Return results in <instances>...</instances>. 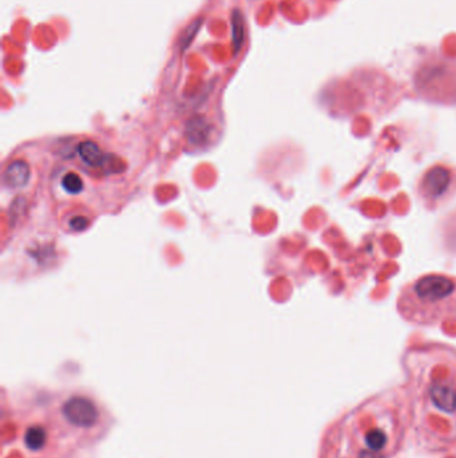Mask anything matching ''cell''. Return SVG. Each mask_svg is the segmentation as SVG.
I'll use <instances>...</instances> for the list:
<instances>
[{"label":"cell","mask_w":456,"mask_h":458,"mask_svg":"<svg viewBox=\"0 0 456 458\" xmlns=\"http://www.w3.org/2000/svg\"><path fill=\"white\" fill-rule=\"evenodd\" d=\"M399 315L419 326L456 319V277L427 273L407 283L396 300Z\"/></svg>","instance_id":"6da1fadb"},{"label":"cell","mask_w":456,"mask_h":458,"mask_svg":"<svg viewBox=\"0 0 456 458\" xmlns=\"http://www.w3.org/2000/svg\"><path fill=\"white\" fill-rule=\"evenodd\" d=\"M431 399L435 403L436 407H439L443 412L453 413L456 410V393L446 385H434L430 390Z\"/></svg>","instance_id":"7a4b0ae2"},{"label":"cell","mask_w":456,"mask_h":458,"mask_svg":"<svg viewBox=\"0 0 456 458\" xmlns=\"http://www.w3.org/2000/svg\"><path fill=\"white\" fill-rule=\"evenodd\" d=\"M83 161L91 167H102L104 156L99 147L93 143H82L78 147Z\"/></svg>","instance_id":"3957f363"},{"label":"cell","mask_w":456,"mask_h":458,"mask_svg":"<svg viewBox=\"0 0 456 458\" xmlns=\"http://www.w3.org/2000/svg\"><path fill=\"white\" fill-rule=\"evenodd\" d=\"M30 178V169L24 163H14L7 170V180L11 187H23Z\"/></svg>","instance_id":"277c9868"},{"label":"cell","mask_w":456,"mask_h":458,"mask_svg":"<svg viewBox=\"0 0 456 458\" xmlns=\"http://www.w3.org/2000/svg\"><path fill=\"white\" fill-rule=\"evenodd\" d=\"M365 443L372 452H379L387 445V436L384 432H381L379 429H373L367 434Z\"/></svg>","instance_id":"5b68a950"},{"label":"cell","mask_w":456,"mask_h":458,"mask_svg":"<svg viewBox=\"0 0 456 458\" xmlns=\"http://www.w3.org/2000/svg\"><path fill=\"white\" fill-rule=\"evenodd\" d=\"M233 35H234V44H236V51L240 50L241 43L244 39V17L243 14L236 10L233 12Z\"/></svg>","instance_id":"8992f818"},{"label":"cell","mask_w":456,"mask_h":458,"mask_svg":"<svg viewBox=\"0 0 456 458\" xmlns=\"http://www.w3.org/2000/svg\"><path fill=\"white\" fill-rule=\"evenodd\" d=\"M63 187H64L68 193H71V194H77V193L82 192V180H81V177L77 176V174H67V176L63 178Z\"/></svg>","instance_id":"52a82bcc"},{"label":"cell","mask_w":456,"mask_h":458,"mask_svg":"<svg viewBox=\"0 0 456 458\" xmlns=\"http://www.w3.org/2000/svg\"><path fill=\"white\" fill-rule=\"evenodd\" d=\"M200 26H201V21H193L184 31V34L181 37V41H180L181 48H187V46L190 44V42L193 41V38L197 35V33L200 30Z\"/></svg>","instance_id":"ba28073f"},{"label":"cell","mask_w":456,"mask_h":458,"mask_svg":"<svg viewBox=\"0 0 456 458\" xmlns=\"http://www.w3.org/2000/svg\"><path fill=\"white\" fill-rule=\"evenodd\" d=\"M86 226H87V223L83 217H78L77 221L71 223V228L77 229V230H82L83 228H86Z\"/></svg>","instance_id":"9c48e42d"},{"label":"cell","mask_w":456,"mask_h":458,"mask_svg":"<svg viewBox=\"0 0 456 458\" xmlns=\"http://www.w3.org/2000/svg\"><path fill=\"white\" fill-rule=\"evenodd\" d=\"M361 458H380V457H377V456H374L373 453H370V452H368V453H361Z\"/></svg>","instance_id":"30bf717a"}]
</instances>
